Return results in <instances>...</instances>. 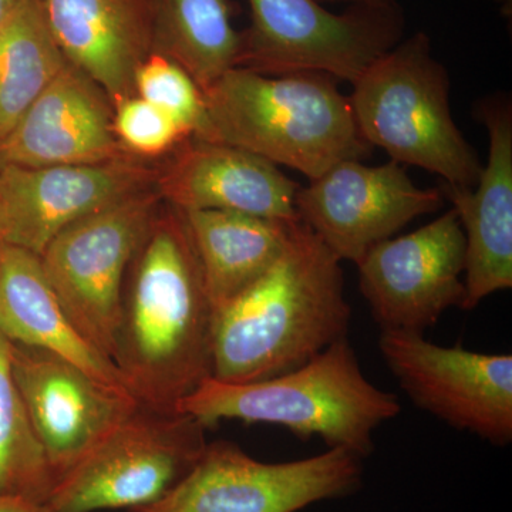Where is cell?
Returning <instances> with one entry per match:
<instances>
[{"label":"cell","mask_w":512,"mask_h":512,"mask_svg":"<svg viewBox=\"0 0 512 512\" xmlns=\"http://www.w3.org/2000/svg\"><path fill=\"white\" fill-rule=\"evenodd\" d=\"M214 316L183 217L161 211L128 268L113 355L138 403L175 412L212 376Z\"/></svg>","instance_id":"6da1fadb"},{"label":"cell","mask_w":512,"mask_h":512,"mask_svg":"<svg viewBox=\"0 0 512 512\" xmlns=\"http://www.w3.org/2000/svg\"><path fill=\"white\" fill-rule=\"evenodd\" d=\"M342 261L299 222L255 284L215 309L212 379L249 383L305 365L348 338Z\"/></svg>","instance_id":"7a4b0ae2"},{"label":"cell","mask_w":512,"mask_h":512,"mask_svg":"<svg viewBox=\"0 0 512 512\" xmlns=\"http://www.w3.org/2000/svg\"><path fill=\"white\" fill-rule=\"evenodd\" d=\"M338 83L323 73L266 76L234 67L205 90V127L195 138L244 148L316 180L372 154Z\"/></svg>","instance_id":"3957f363"},{"label":"cell","mask_w":512,"mask_h":512,"mask_svg":"<svg viewBox=\"0 0 512 512\" xmlns=\"http://www.w3.org/2000/svg\"><path fill=\"white\" fill-rule=\"evenodd\" d=\"M400 409L396 394L367 380L345 338L305 365L269 379L224 383L208 377L175 412L207 427L222 420L276 424L299 439L319 437L329 448L366 458L375 448V431Z\"/></svg>","instance_id":"277c9868"},{"label":"cell","mask_w":512,"mask_h":512,"mask_svg":"<svg viewBox=\"0 0 512 512\" xmlns=\"http://www.w3.org/2000/svg\"><path fill=\"white\" fill-rule=\"evenodd\" d=\"M349 96L360 134L390 160L439 175L443 183L476 187L483 163L457 127L450 76L414 33L370 64Z\"/></svg>","instance_id":"5b68a950"},{"label":"cell","mask_w":512,"mask_h":512,"mask_svg":"<svg viewBox=\"0 0 512 512\" xmlns=\"http://www.w3.org/2000/svg\"><path fill=\"white\" fill-rule=\"evenodd\" d=\"M252 22L241 33L237 67L266 76L323 73L353 84L404 39L396 0L349 5L332 13L316 0H249Z\"/></svg>","instance_id":"8992f818"},{"label":"cell","mask_w":512,"mask_h":512,"mask_svg":"<svg viewBox=\"0 0 512 512\" xmlns=\"http://www.w3.org/2000/svg\"><path fill=\"white\" fill-rule=\"evenodd\" d=\"M201 421L138 404L63 477L52 512L137 510L160 501L187 477L208 441Z\"/></svg>","instance_id":"52a82bcc"},{"label":"cell","mask_w":512,"mask_h":512,"mask_svg":"<svg viewBox=\"0 0 512 512\" xmlns=\"http://www.w3.org/2000/svg\"><path fill=\"white\" fill-rule=\"evenodd\" d=\"M161 204L157 188L128 197L74 222L39 256L64 312L111 362L128 268Z\"/></svg>","instance_id":"ba28073f"},{"label":"cell","mask_w":512,"mask_h":512,"mask_svg":"<svg viewBox=\"0 0 512 512\" xmlns=\"http://www.w3.org/2000/svg\"><path fill=\"white\" fill-rule=\"evenodd\" d=\"M363 458L343 448L286 463L255 460L231 441L208 443L194 468L157 503L130 512H298L356 493Z\"/></svg>","instance_id":"9c48e42d"},{"label":"cell","mask_w":512,"mask_h":512,"mask_svg":"<svg viewBox=\"0 0 512 512\" xmlns=\"http://www.w3.org/2000/svg\"><path fill=\"white\" fill-rule=\"evenodd\" d=\"M379 349L419 409L493 446L511 444L512 355L446 348L412 330H380Z\"/></svg>","instance_id":"30bf717a"},{"label":"cell","mask_w":512,"mask_h":512,"mask_svg":"<svg viewBox=\"0 0 512 512\" xmlns=\"http://www.w3.org/2000/svg\"><path fill=\"white\" fill-rule=\"evenodd\" d=\"M356 266L380 330L424 333L466 302V235L453 208L417 231L379 242Z\"/></svg>","instance_id":"8fae6325"},{"label":"cell","mask_w":512,"mask_h":512,"mask_svg":"<svg viewBox=\"0 0 512 512\" xmlns=\"http://www.w3.org/2000/svg\"><path fill=\"white\" fill-rule=\"evenodd\" d=\"M444 202L439 187H417L406 165L390 160L369 167L349 160L299 187L295 210L340 261L356 265L379 242L441 210Z\"/></svg>","instance_id":"7c38bea8"},{"label":"cell","mask_w":512,"mask_h":512,"mask_svg":"<svg viewBox=\"0 0 512 512\" xmlns=\"http://www.w3.org/2000/svg\"><path fill=\"white\" fill-rule=\"evenodd\" d=\"M158 173L133 160L0 167V244L37 256L74 222L156 188Z\"/></svg>","instance_id":"4fadbf2b"},{"label":"cell","mask_w":512,"mask_h":512,"mask_svg":"<svg viewBox=\"0 0 512 512\" xmlns=\"http://www.w3.org/2000/svg\"><path fill=\"white\" fill-rule=\"evenodd\" d=\"M12 367L56 483L140 404L45 350L12 343Z\"/></svg>","instance_id":"5bb4252c"},{"label":"cell","mask_w":512,"mask_h":512,"mask_svg":"<svg viewBox=\"0 0 512 512\" xmlns=\"http://www.w3.org/2000/svg\"><path fill=\"white\" fill-rule=\"evenodd\" d=\"M488 131L490 153L476 187L441 183L466 235V302L473 311L493 293L512 288V100L505 92L474 104Z\"/></svg>","instance_id":"9a60e30c"},{"label":"cell","mask_w":512,"mask_h":512,"mask_svg":"<svg viewBox=\"0 0 512 512\" xmlns=\"http://www.w3.org/2000/svg\"><path fill=\"white\" fill-rule=\"evenodd\" d=\"M107 94L72 63L0 140V167L101 164L130 156Z\"/></svg>","instance_id":"2e32d148"},{"label":"cell","mask_w":512,"mask_h":512,"mask_svg":"<svg viewBox=\"0 0 512 512\" xmlns=\"http://www.w3.org/2000/svg\"><path fill=\"white\" fill-rule=\"evenodd\" d=\"M299 187L278 165L251 151L195 137L158 173L156 184L163 201L178 211H232L276 220H299Z\"/></svg>","instance_id":"e0dca14e"},{"label":"cell","mask_w":512,"mask_h":512,"mask_svg":"<svg viewBox=\"0 0 512 512\" xmlns=\"http://www.w3.org/2000/svg\"><path fill=\"white\" fill-rule=\"evenodd\" d=\"M64 56L111 104L134 92V76L153 53V0H43Z\"/></svg>","instance_id":"ac0fdd59"},{"label":"cell","mask_w":512,"mask_h":512,"mask_svg":"<svg viewBox=\"0 0 512 512\" xmlns=\"http://www.w3.org/2000/svg\"><path fill=\"white\" fill-rule=\"evenodd\" d=\"M0 333L15 345L53 353L100 382L128 392L116 365L64 312L39 256L5 244H0Z\"/></svg>","instance_id":"d6986e66"},{"label":"cell","mask_w":512,"mask_h":512,"mask_svg":"<svg viewBox=\"0 0 512 512\" xmlns=\"http://www.w3.org/2000/svg\"><path fill=\"white\" fill-rule=\"evenodd\" d=\"M178 212L215 309L237 298L278 261L301 222L232 211Z\"/></svg>","instance_id":"ffe728a7"},{"label":"cell","mask_w":512,"mask_h":512,"mask_svg":"<svg viewBox=\"0 0 512 512\" xmlns=\"http://www.w3.org/2000/svg\"><path fill=\"white\" fill-rule=\"evenodd\" d=\"M153 53L190 74L201 92L237 67L241 33L229 0H153Z\"/></svg>","instance_id":"44dd1931"},{"label":"cell","mask_w":512,"mask_h":512,"mask_svg":"<svg viewBox=\"0 0 512 512\" xmlns=\"http://www.w3.org/2000/svg\"><path fill=\"white\" fill-rule=\"evenodd\" d=\"M69 64L43 0H20L0 23V140Z\"/></svg>","instance_id":"7402d4cb"},{"label":"cell","mask_w":512,"mask_h":512,"mask_svg":"<svg viewBox=\"0 0 512 512\" xmlns=\"http://www.w3.org/2000/svg\"><path fill=\"white\" fill-rule=\"evenodd\" d=\"M55 485L13 375L12 342L0 333V495L46 504Z\"/></svg>","instance_id":"603a6c76"},{"label":"cell","mask_w":512,"mask_h":512,"mask_svg":"<svg viewBox=\"0 0 512 512\" xmlns=\"http://www.w3.org/2000/svg\"><path fill=\"white\" fill-rule=\"evenodd\" d=\"M136 96L170 116L190 137L205 127L204 93L180 64L151 53L134 76Z\"/></svg>","instance_id":"cb8c5ba5"},{"label":"cell","mask_w":512,"mask_h":512,"mask_svg":"<svg viewBox=\"0 0 512 512\" xmlns=\"http://www.w3.org/2000/svg\"><path fill=\"white\" fill-rule=\"evenodd\" d=\"M113 126L121 147L130 156H161L190 138L170 116L138 96L114 106Z\"/></svg>","instance_id":"d4e9b609"},{"label":"cell","mask_w":512,"mask_h":512,"mask_svg":"<svg viewBox=\"0 0 512 512\" xmlns=\"http://www.w3.org/2000/svg\"><path fill=\"white\" fill-rule=\"evenodd\" d=\"M0 512H52L46 504L0 495Z\"/></svg>","instance_id":"484cf974"},{"label":"cell","mask_w":512,"mask_h":512,"mask_svg":"<svg viewBox=\"0 0 512 512\" xmlns=\"http://www.w3.org/2000/svg\"><path fill=\"white\" fill-rule=\"evenodd\" d=\"M19 2L20 0H0V23L8 18L12 10L19 5Z\"/></svg>","instance_id":"4316f807"},{"label":"cell","mask_w":512,"mask_h":512,"mask_svg":"<svg viewBox=\"0 0 512 512\" xmlns=\"http://www.w3.org/2000/svg\"><path fill=\"white\" fill-rule=\"evenodd\" d=\"M320 5L322 3H348V5H357V3H373L380 2V0H316Z\"/></svg>","instance_id":"83f0119b"},{"label":"cell","mask_w":512,"mask_h":512,"mask_svg":"<svg viewBox=\"0 0 512 512\" xmlns=\"http://www.w3.org/2000/svg\"><path fill=\"white\" fill-rule=\"evenodd\" d=\"M491 2L498 3L503 10L504 16L511 18L512 0H491Z\"/></svg>","instance_id":"f1b7e54d"}]
</instances>
